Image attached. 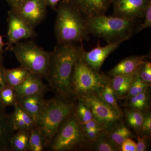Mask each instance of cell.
Listing matches in <instances>:
<instances>
[{
  "mask_svg": "<svg viewBox=\"0 0 151 151\" xmlns=\"http://www.w3.org/2000/svg\"><path fill=\"white\" fill-rule=\"evenodd\" d=\"M20 65L30 73L45 77L52 52L45 50L32 41L14 45L10 48Z\"/></svg>",
  "mask_w": 151,
  "mask_h": 151,
  "instance_id": "obj_7",
  "label": "cell"
},
{
  "mask_svg": "<svg viewBox=\"0 0 151 151\" xmlns=\"http://www.w3.org/2000/svg\"><path fill=\"white\" fill-rule=\"evenodd\" d=\"M81 54L74 64L70 80L71 92L77 98L85 94H97L110 78L87 65Z\"/></svg>",
  "mask_w": 151,
  "mask_h": 151,
  "instance_id": "obj_6",
  "label": "cell"
},
{
  "mask_svg": "<svg viewBox=\"0 0 151 151\" xmlns=\"http://www.w3.org/2000/svg\"><path fill=\"white\" fill-rule=\"evenodd\" d=\"M41 78L40 76L30 73L22 83L14 87L18 96L45 95L48 91V86L43 83Z\"/></svg>",
  "mask_w": 151,
  "mask_h": 151,
  "instance_id": "obj_14",
  "label": "cell"
},
{
  "mask_svg": "<svg viewBox=\"0 0 151 151\" xmlns=\"http://www.w3.org/2000/svg\"><path fill=\"white\" fill-rule=\"evenodd\" d=\"M45 101L44 95L18 96V103L32 117L36 124Z\"/></svg>",
  "mask_w": 151,
  "mask_h": 151,
  "instance_id": "obj_15",
  "label": "cell"
},
{
  "mask_svg": "<svg viewBox=\"0 0 151 151\" xmlns=\"http://www.w3.org/2000/svg\"><path fill=\"white\" fill-rule=\"evenodd\" d=\"M97 94L105 102L111 105L119 113L123 115L122 109L117 103L116 95L110 84V78L109 81L100 89Z\"/></svg>",
  "mask_w": 151,
  "mask_h": 151,
  "instance_id": "obj_25",
  "label": "cell"
},
{
  "mask_svg": "<svg viewBox=\"0 0 151 151\" xmlns=\"http://www.w3.org/2000/svg\"><path fill=\"white\" fill-rule=\"evenodd\" d=\"M108 132L111 139L120 150L123 142L132 137L131 132L122 122L117 124Z\"/></svg>",
  "mask_w": 151,
  "mask_h": 151,
  "instance_id": "obj_24",
  "label": "cell"
},
{
  "mask_svg": "<svg viewBox=\"0 0 151 151\" xmlns=\"http://www.w3.org/2000/svg\"><path fill=\"white\" fill-rule=\"evenodd\" d=\"M146 138L144 137H141L137 135V151H145L147 149V145Z\"/></svg>",
  "mask_w": 151,
  "mask_h": 151,
  "instance_id": "obj_35",
  "label": "cell"
},
{
  "mask_svg": "<svg viewBox=\"0 0 151 151\" xmlns=\"http://www.w3.org/2000/svg\"><path fill=\"white\" fill-rule=\"evenodd\" d=\"M4 72L8 84L14 88L22 83L30 73L21 65L13 69L5 68Z\"/></svg>",
  "mask_w": 151,
  "mask_h": 151,
  "instance_id": "obj_22",
  "label": "cell"
},
{
  "mask_svg": "<svg viewBox=\"0 0 151 151\" xmlns=\"http://www.w3.org/2000/svg\"><path fill=\"white\" fill-rule=\"evenodd\" d=\"M92 149L97 151H118L121 150L114 143L106 130L100 132L95 140L92 142Z\"/></svg>",
  "mask_w": 151,
  "mask_h": 151,
  "instance_id": "obj_20",
  "label": "cell"
},
{
  "mask_svg": "<svg viewBox=\"0 0 151 151\" xmlns=\"http://www.w3.org/2000/svg\"><path fill=\"white\" fill-rule=\"evenodd\" d=\"M80 125L83 131L91 129L99 130L101 131L105 129L102 124L98 123L94 119L84 124H80Z\"/></svg>",
  "mask_w": 151,
  "mask_h": 151,
  "instance_id": "obj_32",
  "label": "cell"
},
{
  "mask_svg": "<svg viewBox=\"0 0 151 151\" xmlns=\"http://www.w3.org/2000/svg\"><path fill=\"white\" fill-rule=\"evenodd\" d=\"M139 77L148 85L151 83V63L146 61L140 65L137 70Z\"/></svg>",
  "mask_w": 151,
  "mask_h": 151,
  "instance_id": "obj_29",
  "label": "cell"
},
{
  "mask_svg": "<svg viewBox=\"0 0 151 151\" xmlns=\"http://www.w3.org/2000/svg\"><path fill=\"white\" fill-rule=\"evenodd\" d=\"M101 131L99 130L91 129L86 130L84 131V132L89 142L92 143L95 140Z\"/></svg>",
  "mask_w": 151,
  "mask_h": 151,
  "instance_id": "obj_36",
  "label": "cell"
},
{
  "mask_svg": "<svg viewBox=\"0 0 151 151\" xmlns=\"http://www.w3.org/2000/svg\"><path fill=\"white\" fill-rule=\"evenodd\" d=\"M5 107L4 106L0 100V116L5 115Z\"/></svg>",
  "mask_w": 151,
  "mask_h": 151,
  "instance_id": "obj_41",
  "label": "cell"
},
{
  "mask_svg": "<svg viewBox=\"0 0 151 151\" xmlns=\"http://www.w3.org/2000/svg\"><path fill=\"white\" fill-rule=\"evenodd\" d=\"M5 68L3 64H0V91L8 85L4 72Z\"/></svg>",
  "mask_w": 151,
  "mask_h": 151,
  "instance_id": "obj_37",
  "label": "cell"
},
{
  "mask_svg": "<svg viewBox=\"0 0 151 151\" xmlns=\"http://www.w3.org/2000/svg\"><path fill=\"white\" fill-rule=\"evenodd\" d=\"M8 23L6 50H9L14 45L22 40L35 37V28L25 21L14 11H9L7 18Z\"/></svg>",
  "mask_w": 151,
  "mask_h": 151,
  "instance_id": "obj_9",
  "label": "cell"
},
{
  "mask_svg": "<svg viewBox=\"0 0 151 151\" xmlns=\"http://www.w3.org/2000/svg\"><path fill=\"white\" fill-rule=\"evenodd\" d=\"M78 104L76 107L74 113L79 123L84 124L94 119L89 107L80 99H78Z\"/></svg>",
  "mask_w": 151,
  "mask_h": 151,
  "instance_id": "obj_27",
  "label": "cell"
},
{
  "mask_svg": "<svg viewBox=\"0 0 151 151\" xmlns=\"http://www.w3.org/2000/svg\"><path fill=\"white\" fill-rule=\"evenodd\" d=\"M81 12L85 19L104 15L112 0H68Z\"/></svg>",
  "mask_w": 151,
  "mask_h": 151,
  "instance_id": "obj_13",
  "label": "cell"
},
{
  "mask_svg": "<svg viewBox=\"0 0 151 151\" xmlns=\"http://www.w3.org/2000/svg\"><path fill=\"white\" fill-rule=\"evenodd\" d=\"M18 95L14 87L8 84L0 91V100L5 107H14L17 102Z\"/></svg>",
  "mask_w": 151,
  "mask_h": 151,
  "instance_id": "obj_26",
  "label": "cell"
},
{
  "mask_svg": "<svg viewBox=\"0 0 151 151\" xmlns=\"http://www.w3.org/2000/svg\"><path fill=\"white\" fill-rule=\"evenodd\" d=\"M47 6L55 10L58 5L60 1H68V0H45Z\"/></svg>",
  "mask_w": 151,
  "mask_h": 151,
  "instance_id": "obj_38",
  "label": "cell"
},
{
  "mask_svg": "<svg viewBox=\"0 0 151 151\" xmlns=\"http://www.w3.org/2000/svg\"><path fill=\"white\" fill-rule=\"evenodd\" d=\"M11 124L15 131H30L36 126L34 120L19 104L14 107L13 112L9 115Z\"/></svg>",
  "mask_w": 151,
  "mask_h": 151,
  "instance_id": "obj_16",
  "label": "cell"
},
{
  "mask_svg": "<svg viewBox=\"0 0 151 151\" xmlns=\"http://www.w3.org/2000/svg\"><path fill=\"white\" fill-rule=\"evenodd\" d=\"M30 131H17L10 140V151H29Z\"/></svg>",
  "mask_w": 151,
  "mask_h": 151,
  "instance_id": "obj_21",
  "label": "cell"
},
{
  "mask_svg": "<svg viewBox=\"0 0 151 151\" xmlns=\"http://www.w3.org/2000/svg\"><path fill=\"white\" fill-rule=\"evenodd\" d=\"M55 11V33L57 44L81 43L89 40L86 19L73 4L62 1L58 5Z\"/></svg>",
  "mask_w": 151,
  "mask_h": 151,
  "instance_id": "obj_2",
  "label": "cell"
},
{
  "mask_svg": "<svg viewBox=\"0 0 151 151\" xmlns=\"http://www.w3.org/2000/svg\"><path fill=\"white\" fill-rule=\"evenodd\" d=\"M127 122L129 125L137 131H141L144 119V115L139 110L127 111L126 112Z\"/></svg>",
  "mask_w": 151,
  "mask_h": 151,
  "instance_id": "obj_28",
  "label": "cell"
},
{
  "mask_svg": "<svg viewBox=\"0 0 151 151\" xmlns=\"http://www.w3.org/2000/svg\"><path fill=\"white\" fill-rule=\"evenodd\" d=\"M122 42L108 43L104 47L100 46L98 42L97 46L91 51L86 52L84 50L82 51L81 57L89 66L94 70L100 71V69L106 58L112 53L122 43Z\"/></svg>",
  "mask_w": 151,
  "mask_h": 151,
  "instance_id": "obj_12",
  "label": "cell"
},
{
  "mask_svg": "<svg viewBox=\"0 0 151 151\" xmlns=\"http://www.w3.org/2000/svg\"><path fill=\"white\" fill-rule=\"evenodd\" d=\"M143 18L145 19L144 22L139 26L136 32L137 33L139 32L142 30L151 27V3L147 7Z\"/></svg>",
  "mask_w": 151,
  "mask_h": 151,
  "instance_id": "obj_30",
  "label": "cell"
},
{
  "mask_svg": "<svg viewBox=\"0 0 151 151\" xmlns=\"http://www.w3.org/2000/svg\"><path fill=\"white\" fill-rule=\"evenodd\" d=\"M29 144V151H43L47 148L45 138L36 126L30 130Z\"/></svg>",
  "mask_w": 151,
  "mask_h": 151,
  "instance_id": "obj_23",
  "label": "cell"
},
{
  "mask_svg": "<svg viewBox=\"0 0 151 151\" xmlns=\"http://www.w3.org/2000/svg\"><path fill=\"white\" fill-rule=\"evenodd\" d=\"M10 5L12 9L15 8L24 0H6Z\"/></svg>",
  "mask_w": 151,
  "mask_h": 151,
  "instance_id": "obj_40",
  "label": "cell"
},
{
  "mask_svg": "<svg viewBox=\"0 0 151 151\" xmlns=\"http://www.w3.org/2000/svg\"><path fill=\"white\" fill-rule=\"evenodd\" d=\"M76 107L70 98L57 96L46 100L36 125L45 138L47 148L60 125L75 111Z\"/></svg>",
  "mask_w": 151,
  "mask_h": 151,
  "instance_id": "obj_4",
  "label": "cell"
},
{
  "mask_svg": "<svg viewBox=\"0 0 151 151\" xmlns=\"http://www.w3.org/2000/svg\"><path fill=\"white\" fill-rule=\"evenodd\" d=\"M47 6L45 0H24L11 9L35 28L44 19Z\"/></svg>",
  "mask_w": 151,
  "mask_h": 151,
  "instance_id": "obj_10",
  "label": "cell"
},
{
  "mask_svg": "<svg viewBox=\"0 0 151 151\" xmlns=\"http://www.w3.org/2000/svg\"><path fill=\"white\" fill-rule=\"evenodd\" d=\"M89 142L73 112L60 125L47 150L52 151L78 150Z\"/></svg>",
  "mask_w": 151,
  "mask_h": 151,
  "instance_id": "obj_5",
  "label": "cell"
},
{
  "mask_svg": "<svg viewBox=\"0 0 151 151\" xmlns=\"http://www.w3.org/2000/svg\"><path fill=\"white\" fill-rule=\"evenodd\" d=\"M141 131L144 133L145 136L149 137L151 132V113H148L144 115V119L142 125Z\"/></svg>",
  "mask_w": 151,
  "mask_h": 151,
  "instance_id": "obj_31",
  "label": "cell"
},
{
  "mask_svg": "<svg viewBox=\"0 0 151 151\" xmlns=\"http://www.w3.org/2000/svg\"><path fill=\"white\" fill-rule=\"evenodd\" d=\"M15 132L9 115L0 116V151H10V140Z\"/></svg>",
  "mask_w": 151,
  "mask_h": 151,
  "instance_id": "obj_19",
  "label": "cell"
},
{
  "mask_svg": "<svg viewBox=\"0 0 151 151\" xmlns=\"http://www.w3.org/2000/svg\"><path fill=\"white\" fill-rule=\"evenodd\" d=\"M129 100L130 107L134 108L135 110H139L141 111L146 109L145 107L143 105L136 95L130 98Z\"/></svg>",
  "mask_w": 151,
  "mask_h": 151,
  "instance_id": "obj_34",
  "label": "cell"
},
{
  "mask_svg": "<svg viewBox=\"0 0 151 151\" xmlns=\"http://www.w3.org/2000/svg\"><path fill=\"white\" fill-rule=\"evenodd\" d=\"M121 150L123 151H137V143L131 138H128L122 143Z\"/></svg>",
  "mask_w": 151,
  "mask_h": 151,
  "instance_id": "obj_33",
  "label": "cell"
},
{
  "mask_svg": "<svg viewBox=\"0 0 151 151\" xmlns=\"http://www.w3.org/2000/svg\"><path fill=\"white\" fill-rule=\"evenodd\" d=\"M5 45L3 42L2 37L0 35V64H3L4 60V50L3 47Z\"/></svg>",
  "mask_w": 151,
  "mask_h": 151,
  "instance_id": "obj_39",
  "label": "cell"
},
{
  "mask_svg": "<svg viewBox=\"0 0 151 151\" xmlns=\"http://www.w3.org/2000/svg\"><path fill=\"white\" fill-rule=\"evenodd\" d=\"M147 55L132 56L124 58L109 72L111 76L127 75L137 72L140 65L146 62Z\"/></svg>",
  "mask_w": 151,
  "mask_h": 151,
  "instance_id": "obj_18",
  "label": "cell"
},
{
  "mask_svg": "<svg viewBox=\"0 0 151 151\" xmlns=\"http://www.w3.org/2000/svg\"><path fill=\"white\" fill-rule=\"evenodd\" d=\"M139 76L137 71L127 75L112 76L110 83L117 99H124L130 87Z\"/></svg>",
  "mask_w": 151,
  "mask_h": 151,
  "instance_id": "obj_17",
  "label": "cell"
},
{
  "mask_svg": "<svg viewBox=\"0 0 151 151\" xmlns=\"http://www.w3.org/2000/svg\"><path fill=\"white\" fill-rule=\"evenodd\" d=\"M89 34L102 38L108 43L128 40L137 32L136 19L104 15L86 19Z\"/></svg>",
  "mask_w": 151,
  "mask_h": 151,
  "instance_id": "obj_3",
  "label": "cell"
},
{
  "mask_svg": "<svg viewBox=\"0 0 151 151\" xmlns=\"http://www.w3.org/2000/svg\"><path fill=\"white\" fill-rule=\"evenodd\" d=\"M151 0H112L113 16L128 19L143 18Z\"/></svg>",
  "mask_w": 151,
  "mask_h": 151,
  "instance_id": "obj_11",
  "label": "cell"
},
{
  "mask_svg": "<svg viewBox=\"0 0 151 151\" xmlns=\"http://www.w3.org/2000/svg\"><path fill=\"white\" fill-rule=\"evenodd\" d=\"M83 44H57L52 51L45 78L57 96L70 98L71 75L74 64L84 50Z\"/></svg>",
  "mask_w": 151,
  "mask_h": 151,
  "instance_id": "obj_1",
  "label": "cell"
},
{
  "mask_svg": "<svg viewBox=\"0 0 151 151\" xmlns=\"http://www.w3.org/2000/svg\"><path fill=\"white\" fill-rule=\"evenodd\" d=\"M78 99L82 100L89 107L94 120L102 124L108 132L121 122L123 115L96 93L85 94Z\"/></svg>",
  "mask_w": 151,
  "mask_h": 151,
  "instance_id": "obj_8",
  "label": "cell"
}]
</instances>
